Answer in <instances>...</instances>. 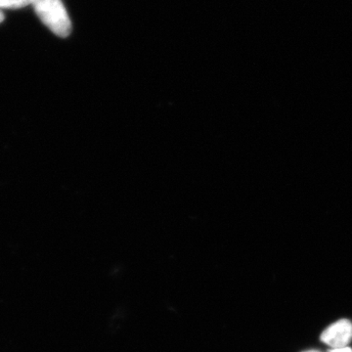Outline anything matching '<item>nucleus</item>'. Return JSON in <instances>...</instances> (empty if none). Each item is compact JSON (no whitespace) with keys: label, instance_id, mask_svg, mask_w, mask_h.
I'll use <instances>...</instances> for the list:
<instances>
[{"label":"nucleus","instance_id":"3","mask_svg":"<svg viewBox=\"0 0 352 352\" xmlns=\"http://www.w3.org/2000/svg\"><path fill=\"white\" fill-rule=\"evenodd\" d=\"M32 0H0V8L18 9L32 4Z\"/></svg>","mask_w":352,"mask_h":352},{"label":"nucleus","instance_id":"1","mask_svg":"<svg viewBox=\"0 0 352 352\" xmlns=\"http://www.w3.org/2000/svg\"><path fill=\"white\" fill-rule=\"evenodd\" d=\"M32 6L41 22L53 34L60 38H67L71 34V20L61 0H32Z\"/></svg>","mask_w":352,"mask_h":352},{"label":"nucleus","instance_id":"4","mask_svg":"<svg viewBox=\"0 0 352 352\" xmlns=\"http://www.w3.org/2000/svg\"><path fill=\"white\" fill-rule=\"evenodd\" d=\"M328 352H352L351 347H342V349H332Z\"/></svg>","mask_w":352,"mask_h":352},{"label":"nucleus","instance_id":"6","mask_svg":"<svg viewBox=\"0 0 352 352\" xmlns=\"http://www.w3.org/2000/svg\"><path fill=\"white\" fill-rule=\"evenodd\" d=\"M305 352H319V351H305Z\"/></svg>","mask_w":352,"mask_h":352},{"label":"nucleus","instance_id":"2","mask_svg":"<svg viewBox=\"0 0 352 352\" xmlns=\"http://www.w3.org/2000/svg\"><path fill=\"white\" fill-rule=\"evenodd\" d=\"M320 340L332 349H342L352 340V323L346 319L337 321L322 333Z\"/></svg>","mask_w":352,"mask_h":352},{"label":"nucleus","instance_id":"5","mask_svg":"<svg viewBox=\"0 0 352 352\" xmlns=\"http://www.w3.org/2000/svg\"><path fill=\"white\" fill-rule=\"evenodd\" d=\"M4 20V16H3V13L1 12V11H0V23L2 22V21Z\"/></svg>","mask_w":352,"mask_h":352}]
</instances>
